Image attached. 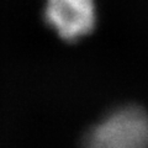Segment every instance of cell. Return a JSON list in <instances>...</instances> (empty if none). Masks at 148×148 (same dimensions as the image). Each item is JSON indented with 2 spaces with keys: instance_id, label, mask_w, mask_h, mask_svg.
Here are the masks:
<instances>
[{
  "instance_id": "cell-2",
  "label": "cell",
  "mask_w": 148,
  "mask_h": 148,
  "mask_svg": "<svg viewBox=\"0 0 148 148\" xmlns=\"http://www.w3.org/2000/svg\"><path fill=\"white\" fill-rule=\"evenodd\" d=\"M45 20L62 40L77 41L95 26L94 0H47Z\"/></svg>"
},
{
  "instance_id": "cell-1",
  "label": "cell",
  "mask_w": 148,
  "mask_h": 148,
  "mask_svg": "<svg viewBox=\"0 0 148 148\" xmlns=\"http://www.w3.org/2000/svg\"><path fill=\"white\" fill-rule=\"evenodd\" d=\"M85 148H148V114L137 106L111 112L89 132Z\"/></svg>"
}]
</instances>
